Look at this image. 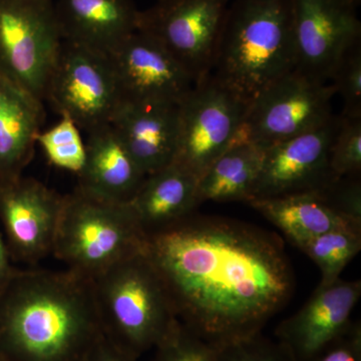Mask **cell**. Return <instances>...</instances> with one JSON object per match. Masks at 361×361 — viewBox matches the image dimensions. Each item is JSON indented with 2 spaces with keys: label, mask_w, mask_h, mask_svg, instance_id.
<instances>
[{
  "label": "cell",
  "mask_w": 361,
  "mask_h": 361,
  "mask_svg": "<svg viewBox=\"0 0 361 361\" xmlns=\"http://www.w3.org/2000/svg\"><path fill=\"white\" fill-rule=\"evenodd\" d=\"M248 203L294 246L332 230H361V223L339 212L322 191L253 199Z\"/></svg>",
  "instance_id": "cell-21"
},
{
  "label": "cell",
  "mask_w": 361,
  "mask_h": 361,
  "mask_svg": "<svg viewBox=\"0 0 361 361\" xmlns=\"http://www.w3.org/2000/svg\"><path fill=\"white\" fill-rule=\"evenodd\" d=\"M331 84H320L294 71L252 99L233 145L250 142L266 149L319 129L334 118Z\"/></svg>",
  "instance_id": "cell-7"
},
{
  "label": "cell",
  "mask_w": 361,
  "mask_h": 361,
  "mask_svg": "<svg viewBox=\"0 0 361 361\" xmlns=\"http://www.w3.org/2000/svg\"><path fill=\"white\" fill-rule=\"evenodd\" d=\"M82 361H139L134 356L128 355L122 349L104 336L96 342Z\"/></svg>",
  "instance_id": "cell-31"
},
{
  "label": "cell",
  "mask_w": 361,
  "mask_h": 361,
  "mask_svg": "<svg viewBox=\"0 0 361 361\" xmlns=\"http://www.w3.org/2000/svg\"><path fill=\"white\" fill-rule=\"evenodd\" d=\"M16 270L11 264V256L0 234V291L4 288V285L8 281L9 278Z\"/></svg>",
  "instance_id": "cell-32"
},
{
  "label": "cell",
  "mask_w": 361,
  "mask_h": 361,
  "mask_svg": "<svg viewBox=\"0 0 361 361\" xmlns=\"http://www.w3.org/2000/svg\"><path fill=\"white\" fill-rule=\"evenodd\" d=\"M145 253L179 322L215 348L260 334L293 293L282 242L240 221L191 214L147 237Z\"/></svg>",
  "instance_id": "cell-1"
},
{
  "label": "cell",
  "mask_w": 361,
  "mask_h": 361,
  "mask_svg": "<svg viewBox=\"0 0 361 361\" xmlns=\"http://www.w3.org/2000/svg\"><path fill=\"white\" fill-rule=\"evenodd\" d=\"M249 103L213 75L197 82L180 104L174 163L199 180L232 146Z\"/></svg>",
  "instance_id": "cell-8"
},
{
  "label": "cell",
  "mask_w": 361,
  "mask_h": 361,
  "mask_svg": "<svg viewBox=\"0 0 361 361\" xmlns=\"http://www.w3.org/2000/svg\"><path fill=\"white\" fill-rule=\"evenodd\" d=\"M361 296V282L319 284L302 307L276 329L278 343L295 361H310L341 336Z\"/></svg>",
  "instance_id": "cell-15"
},
{
  "label": "cell",
  "mask_w": 361,
  "mask_h": 361,
  "mask_svg": "<svg viewBox=\"0 0 361 361\" xmlns=\"http://www.w3.org/2000/svg\"><path fill=\"white\" fill-rule=\"evenodd\" d=\"M103 336L90 280L14 270L0 291V361H82Z\"/></svg>",
  "instance_id": "cell-2"
},
{
  "label": "cell",
  "mask_w": 361,
  "mask_h": 361,
  "mask_svg": "<svg viewBox=\"0 0 361 361\" xmlns=\"http://www.w3.org/2000/svg\"><path fill=\"white\" fill-rule=\"evenodd\" d=\"M329 80L343 102L341 116L361 118V42L342 56Z\"/></svg>",
  "instance_id": "cell-26"
},
{
  "label": "cell",
  "mask_w": 361,
  "mask_h": 361,
  "mask_svg": "<svg viewBox=\"0 0 361 361\" xmlns=\"http://www.w3.org/2000/svg\"><path fill=\"white\" fill-rule=\"evenodd\" d=\"M92 284L103 336L137 360L179 323L145 251L111 266Z\"/></svg>",
  "instance_id": "cell-4"
},
{
  "label": "cell",
  "mask_w": 361,
  "mask_h": 361,
  "mask_svg": "<svg viewBox=\"0 0 361 361\" xmlns=\"http://www.w3.org/2000/svg\"><path fill=\"white\" fill-rule=\"evenodd\" d=\"M338 125L339 116H334L319 129L264 149L251 200L322 191L338 179L329 167Z\"/></svg>",
  "instance_id": "cell-13"
},
{
  "label": "cell",
  "mask_w": 361,
  "mask_h": 361,
  "mask_svg": "<svg viewBox=\"0 0 361 361\" xmlns=\"http://www.w3.org/2000/svg\"><path fill=\"white\" fill-rule=\"evenodd\" d=\"M37 144L54 167L77 175L84 167L85 142L80 128L68 116L61 115V120L56 125L39 132Z\"/></svg>",
  "instance_id": "cell-24"
},
{
  "label": "cell",
  "mask_w": 361,
  "mask_h": 361,
  "mask_svg": "<svg viewBox=\"0 0 361 361\" xmlns=\"http://www.w3.org/2000/svg\"><path fill=\"white\" fill-rule=\"evenodd\" d=\"M297 73L327 84L339 59L361 42L357 8L345 0H292Z\"/></svg>",
  "instance_id": "cell-11"
},
{
  "label": "cell",
  "mask_w": 361,
  "mask_h": 361,
  "mask_svg": "<svg viewBox=\"0 0 361 361\" xmlns=\"http://www.w3.org/2000/svg\"><path fill=\"white\" fill-rule=\"evenodd\" d=\"M108 56L123 103L180 104L196 85L167 49L139 30Z\"/></svg>",
  "instance_id": "cell-14"
},
{
  "label": "cell",
  "mask_w": 361,
  "mask_h": 361,
  "mask_svg": "<svg viewBox=\"0 0 361 361\" xmlns=\"http://www.w3.org/2000/svg\"><path fill=\"white\" fill-rule=\"evenodd\" d=\"M229 0H157L137 30L170 52L195 82L212 73Z\"/></svg>",
  "instance_id": "cell-9"
},
{
  "label": "cell",
  "mask_w": 361,
  "mask_h": 361,
  "mask_svg": "<svg viewBox=\"0 0 361 361\" xmlns=\"http://www.w3.org/2000/svg\"><path fill=\"white\" fill-rule=\"evenodd\" d=\"M42 121V104L0 75V184L23 174Z\"/></svg>",
  "instance_id": "cell-20"
},
{
  "label": "cell",
  "mask_w": 361,
  "mask_h": 361,
  "mask_svg": "<svg viewBox=\"0 0 361 361\" xmlns=\"http://www.w3.org/2000/svg\"><path fill=\"white\" fill-rule=\"evenodd\" d=\"M310 361H361L360 322H351L341 336Z\"/></svg>",
  "instance_id": "cell-30"
},
{
  "label": "cell",
  "mask_w": 361,
  "mask_h": 361,
  "mask_svg": "<svg viewBox=\"0 0 361 361\" xmlns=\"http://www.w3.org/2000/svg\"><path fill=\"white\" fill-rule=\"evenodd\" d=\"M80 130L110 125L123 104L108 54L63 40L47 97Z\"/></svg>",
  "instance_id": "cell-10"
},
{
  "label": "cell",
  "mask_w": 361,
  "mask_h": 361,
  "mask_svg": "<svg viewBox=\"0 0 361 361\" xmlns=\"http://www.w3.org/2000/svg\"><path fill=\"white\" fill-rule=\"evenodd\" d=\"M152 361H221L217 348L179 322L155 348Z\"/></svg>",
  "instance_id": "cell-27"
},
{
  "label": "cell",
  "mask_w": 361,
  "mask_h": 361,
  "mask_svg": "<svg viewBox=\"0 0 361 361\" xmlns=\"http://www.w3.org/2000/svg\"><path fill=\"white\" fill-rule=\"evenodd\" d=\"M329 167L336 178L357 175L361 170V118L339 116L329 152Z\"/></svg>",
  "instance_id": "cell-25"
},
{
  "label": "cell",
  "mask_w": 361,
  "mask_h": 361,
  "mask_svg": "<svg viewBox=\"0 0 361 361\" xmlns=\"http://www.w3.org/2000/svg\"><path fill=\"white\" fill-rule=\"evenodd\" d=\"M348 4H353V6H355L357 8L358 6H360L361 0H345Z\"/></svg>",
  "instance_id": "cell-33"
},
{
  "label": "cell",
  "mask_w": 361,
  "mask_h": 361,
  "mask_svg": "<svg viewBox=\"0 0 361 361\" xmlns=\"http://www.w3.org/2000/svg\"><path fill=\"white\" fill-rule=\"evenodd\" d=\"M63 42L54 0H0V75L39 103Z\"/></svg>",
  "instance_id": "cell-6"
},
{
  "label": "cell",
  "mask_w": 361,
  "mask_h": 361,
  "mask_svg": "<svg viewBox=\"0 0 361 361\" xmlns=\"http://www.w3.org/2000/svg\"><path fill=\"white\" fill-rule=\"evenodd\" d=\"M78 176V189L116 203H129L147 177L111 123L87 133Z\"/></svg>",
  "instance_id": "cell-18"
},
{
  "label": "cell",
  "mask_w": 361,
  "mask_h": 361,
  "mask_svg": "<svg viewBox=\"0 0 361 361\" xmlns=\"http://www.w3.org/2000/svg\"><path fill=\"white\" fill-rule=\"evenodd\" d=\"M147 235L129 203L77 189L63 196L52 254L66 269L92 281L120 261L142 253Z\"/></svg>",
  "instance_id": "cell-5"
},
{
  "label": "cell",
  "mask_w": 361,
  "mask_h": 361,
  "mask_svg": "<svg viewBox=\"0 0 361 361\" xmlns=\"http://www.w3.org/2000/svg\"><path fill=\"white\" fill-rule=\"evenodd\" d=\"M180 104L123 103L111 125L147 176L174 163Z\"/></svg>",
  "instance_id": "cell-17"
},
{
  "label": "cell",
  "mask_w": 361,
  "mask_h": 361,
  "mask_svg": "<svg viewBox=\"0 0 361 361\" xmlns=\"http://www.w3.org/2000/svg\"><path fill=\"white\" fill-rule=\"evenodd\" d=\"M63 196L23 176L0 184V222L11 259L35 264L54 250Z\"/></svg>",
  "instance_id": "cell-12"
},
{
  "label": "cell",
  "mask_w": 361,
  "mask_h": 361,
  "mask_svg": "<svg viewBox=\"0 0 361 361\" xmlns=\"http://www.w3.org/2000/svg\"><path fill=\"white\" fill-rule=\"evenodd\" d=\"M54 7L63 40L106 54L139 25L134 0H54Z\"/></svg>",
  "instance_id": "cell-16"
},
{
  "label": "cell",
  "mask_w": 361,
  "mask_h": 361,
  "mask_svg": "<svg viewBox=\"0 0 361 361\" xmlns=\"http://www.w3.org/2000/svg\"><path fill=\"white\" fill-rule=\"evenodd\" d=\"M221 361H295L279 343L257 334L217 348Z\"/></svg>",
  "instance_id": "cell-28"
},
{
  "label": "cell",
  "mask_w": 361,
  "mask_h": 361,
  "mask_svg": "<svg viewBox=\"0 0 361 361\" xmlns=\"http://www.w3.org/2000/svg\"><path fill=\"white\" fill-rule=\"evenodd\" d=\"M295 247L319 267L322 271L320 284H330L341 278L345 266L360 251L361 230H332Z\"/></svg>",
  "instance_id": "cell-23"
},
{
  "label": "cell",
  "mask_w": 361,
  "mask_h": 361,
  "mask_svg": "<svg viewBox=\"0 0 361 361\" xmlns=\"http://www.w3.org/2000/svg\"><path fill=\"white\" fill-rule=\"evenodd\" d=\"M263 154L264 149L250 142L232 145L199 178V203L250 201Z\"/></svg>",
  "instance_id": "cell-22"
},
{
  "label": "cell",
  "mask_w": 361,
  "mask_h": 361,
  "mask_svg": "<svg viewBox=\"0 0 361 361\" xmlns=\"http://www.w3.org/2000/svg\"><path fill=\"white\" fill-rule=\"evenodd\" d=\"M197 191L196 176L172 163L147 176L129 205L148 237L193 214L200 204Z\"/></svg>",
  "instance_id": "cell-19"
},
{
  "label": "cell",
  "mask_w": 361,
  "mask_h": 361,
  "mask_svg": "<svg viewBox=\"0 0 361 361\" xmlns=\"http://www.w3.org/2000/svg\"><path fill=\"white\" fill-rule=\"evenodd\" d=\"M332 206L350 219L361 223V185L357 180L339 178L322 190Z\"/></svg>",
  "instance_id": "cell-29"
},
{
  "label": "cell",
  "mask_w": 361,
  "mask_h": 361,
  "mask_svg": "<svg viewBox=\"0 0 361 361\" xmlns=\"http://www.w3.org/2000/svg\"><path fill=\"white\" fill-rule=\"evenodd\" d=\"M296 65L292 0L229 4L211 75L250 102Z\"/></svg>",
  "instance_id": "cell-3"
}]
</instances>
